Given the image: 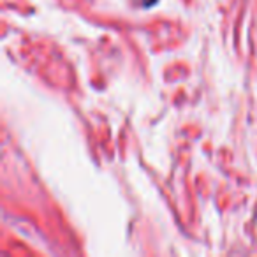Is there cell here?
I'll return each mask as SVG.
<instances>
[{
	"label": "cell",
	"mask_w": 257,
	"mask_h": 257,
	"mask_svg": "<svg viewBox=\"0 0 257 257\" xmlns=\"http://www.w3.org/2000/svg\"><path fill=\"white\" fill-rule=\"evenodd\" d=\"M155 2H157V0H143V4L147 6V8H150V6H154Z\"/></svg>",
	"instance_id": "cell-1"
}]
</instances>
